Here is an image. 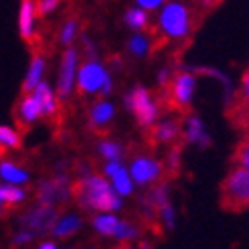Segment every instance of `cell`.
<instances>
[{
  "label": "cell",
  "mask_w": 249,
  "mask_h": 249,
  "mask_svg": "<svg viewBox=\"0 0 249 249\" xmlns=\"http://www.w3.org/2000/svg\"><path fill=\"white\" fill-rule=\"evenodd\" d=\"M75 79H77V87H79L81 93L107 95L111 91V79L107 75L106 67L102 63H97V61H89V63H85L75 75Z\"/></svg>",
  "instance_id": "4"
},
{
  "label": "cell",
  "mask_w": 249,
  "mask_h": 249,
  "mask_svg": "<svg viewBox=\"0 0 249 249\" xmlns=\"http://www.w3.org/2000/svg\"><path fill=\"white\" fill-rule=\"evenodd\" d=\"M2 213H4V207H2V205H0V215H2Z\"/></svg>",
  "instance_id": "41"
},
{
  "label": "cell",
  "mask_w": 249,
  "mask_h": 249,
  "mask_svg": "<svg viewBox=\"0 0 249 249\" xmlns=\"http://www.w3.org/2000/svg\"><path fill=\"white\" fill-rule=\"evenodd\" d=\"M35 18H36V2L35 0H22L18 12V27L22 39L31 41L35 35Z\"/></svg>",
  "instance_id": "12"
},
{
  "label": "cell",
  "mask_w": 249,
  "mask_h": 249,
  "mask_svg": "<svg viewBox=\"0 0 249 249\" xmlns=\"http://www.w3.org/2000/svg\"><path fill=\"white\" fill-rule=\"evenodd\" d=\"M111 118H114V106L109 102H99L91 107V126L95 130L106 128Z\"/></svg>",
  "instance_id": "16"
},
{
  "label": "cell",
  "mask_w": 249,
  "mask_h": 249,
  "mask_svg": "<svg viewBox=\"0 0 249 249\" xmlns=\"http://www.w3.org/2000/svg\"><path fill=\"white\" fill-rule=\"evenodd\" d=\"M158 81H160V85H166V81H168V71H162L158 75Z\"/></svg>",
  "instance_id": "37"
},
{
  "label": "cell",
  "mask_w": 249,
  "mask_h": 249,
  "mask_svg": "<svg viewBox=\"0 0 249 249\" xmlns=\"http://www.w3.org/2000/svg\"><path fill=\"white\" fill-rule=\"evenodd\" d=\"M154 136L158 142H174L180 136V126L178 122L174 120H164L162 124H158L156 130H154Z\"/></svg>",
  "instance_id": "20"
},
{
  "label": "cell",
  "mask_w": 249,
  "mask_h": 249,
  "mask_svg": "<svg viewBox=\"0 0 249 249\" xmlns=\"http://www.w3.org/2000/svg\"><path fill=\"white\" fill-rule=\"evenodd\" d=\"M0 177L8 184H24L29 180V172L12 162H0Z\"/></svg>",
  "instance_id": "18"
},
{
  "label": "cell",
  "mask_w": 249,
  "mask_h": 249,
  "mask_svg": "<svg viewBox=\"0 0 249 249\" xmlns=\"http://www.w3.org/2000/svg\"><path fill=\"white\" fill-rule=\"evenodd\" d=\"M99 154L107 160H120L122 156V146L116 142H102L99 144Z\"/></svg>",
  "instance_id": "27"
},
{
  "label": "cell",
  "mask_w": 249,
  "mask_h": 249,
  "mask_svg": "<svg viewBox=\"0 0 249 249\" xmlns=\"http://www.w3.org/2000/svg\"><path fill=\"white\" fill-rule=\"evenodd\" d=\"M158 211H160V217H162L164 225H166L168 229H172V227H174V211H172V207L166 203L164 207H160Z\"/></svg>",
  "instance_id": "31"
},
{
  "label": "cell",
  "mask_w": 249,
  "mask_h": 249,
  "mask_svg": "<svg viewBox=\"0 0 249 249\" xmlns=\"http://www.w3.org/2000/svg\"><path fill=\"white\" fill-rule=\"evenodd\" d=\"M20 146V136L17 130L0 126V148H18Z\"/></svg>",
  "instance_id": "23"
},
{
  "label": "cell",
  "mask_w": 249,
  "mask_h": 249,
  "mask_svg": "<svg viewBox=\"0 0 249 249\" xmlns=\"http://www.w3.org/2000/svg\"><path fill=\"white\" fill-rule=\"evenodd\" d=\"M150 203L160 209V207H164L168 203V196H166V186H156V189L150 193Z\"/></svg>",
  "instance_id": "28"
},
{
  "label": "cell",
  "mask_w": 249,
  "mask_h": 249,
  "mask_svg": "<svg viewBox=\"0 0 249 249\" xmlns=\"http://www.w3.org/2000/svg\"><path fill=\"white\" fill-rule=\"evenodd\" d=\"M114 237L120 239V241H130V239H136L138 237V229L130 223H124V221H118V227L114 231Z\"/></svg>",
  "instance_id": "25"
},
{
  "label": "cell",
  "mask_w": 249,
  "mask_h": 249,
  "mask_svg": "<svg viewBox=\"0 0 249 249\" xmlns=\"http://www.w3.org/2000/svg\"><path fill=\"white\" fill-rule=\"evenodd\" d=\"M93 227L99 235H106V237H114V231L118 227V219L114 215H99L93 219Z\"/></svg>",
  "instance_id": "21"
},
{
  "label": "cell",
  "mask_w": 249,
  "mask_h": 249,
  "mask_svg": "<svg viewBox=\"0 0 249 249\" xmlns=\"http://www.w3.org/2000/svg\"><path fill=\"white\" fill-rule=\"evenodd\" d=\"M4 203V198H2V191H0V205H2Z\"/></svg>",
  "instance_id": "39"
},
{
  "label": "cell",
  "mask_w": 249,
  "mask_h": 249,
  "mask_svg": "<svg viewBox=\"0 0 249 249\" xmlns=\"http://www.w3.org/2000/svg\"><path fill=\"white\" fill-rule=\"evenodd\" d=\"M43 71H45V59L43 55H36L33 61H31V69H29V75L24 79V93H29L35 89V85L43 79Z\"/></svg>",
  "instance_id": "19"
},
{
  "label": "cell",
  "mask_w": 249,
  "mask_h": 249,
  "mask_svg": "<svg viewBox=\"0 0 249 249\" xmlns=\"http://www.w3.org/2000/svg\"><path fill=\"white\" fill-rule=\"evenodd\" d=\"M75 33H77V22L75 20H69L65 27H63V31H61V43L69 45L73 41V36H75Z\"/></svg>",
  "instance_id": "29"
},
{
  "label": "cell",
  "mask_w": 249,
  "mask_h": 249,
  "mask_svg": "<svg viewBox=\"0 0 249 249\" xmlns=\"http://www.w3.org/2000/svg\"><path fill=\"white\" fill-rule=\"evenodd\" d=\"M130 174H132L134 182H138V184H148V182L156 180L160 174H162V168H160V164L156 162V160L146 158V156H140V158H136L134 162H132Z\"/></svg>",
  "instance_id": "8"
},
{
  "label": "cell",
  "mask_w": 249,
  "mask_h": 249,
  "mask_svg": "<svg viewBox=\"0 0 249 249\" xmlns=\"http://www.w3.org/2000/svg\"><path fill=\"white\" fill-rule=\"evenodd\" d=\"M0 191H2L4 203H8V205H17V203H22V201H24V191L18 189V184L0 186Z\"/></svg>",
  "instance_id": "24"
},
{
  "label": "cell",
  "mask_w": 249,
  "mask_h": 249,
  "mask_svg": "<svg viewBox=\"0 0 249 249\" xmlns=\"http://www.w3.org/2000/svg\"><path fill=\"white\" fill-rule=\"evenodd\" d=\"M178 160H180V150H178V148H172L170 154H168V166L177 170V166H178Z\"/></svg>",
  "instance_id": "35"
},
{
  "label": "cell",
  "mask_w": 249,
  "mask_h": 249,
  "mask_svg": "<svg viewBox=\"0 0 249 249\" xmlns=\"http://www.w3.org/2000/svg\"><path fill=\"white\" fill-rule=\"evenodd\" d=\"M22 223L29 225V229H36V231L51 229L53 223H55V207L53 205H41V209H36L35 213L24 217Z\"/></svg>",
  "instance_id": "10"
},
{
  "label": "cell",
  "mask_w": 249,
  "mask_h": 249,
  "mask_svg": "<svg viewBox=\"0 0 249 249\" xmlns=\"http://www.w3.org/2000/svg\"><path fill=\"white\" fill-rule=\"evenodd\" d=\"M203 2H205V4H213V0H203Z\"/></svg>",
  "instance_id": "40"
},
{
  "label": "cell",
  "mask_w": 249,
  "mask_h": 249,
  "mask_svg": "<svg viewBox=\"0 0 249 249\" xmlns=\"http://www.w3.org/2000/svg\"><path fill=\"white\" fill-rule=\"evenodd\" d=\"M126 22L130 24L132 29L142 31L146 24H148V15H146V10H144V8H130V10L126 12Z\"/></svg>",
  "instance_id": "22"
},
{
  "label": "cell",
  "mask_w": 249,
  "mask_h": 249,
  "mask_svg": "<svg viewBox=\"0 0 249 249\" xmlns=\"http://www.w3.org/2000/svg\"><path fill=\"white\" fill-rule=\"evenodd\" d=\"M69 191L65 186V178H59V180H45L39 186V201L41 205H57V203H63L67 201Z\"/></svg>",
  "instance_id": "9"
},
{
  "label": "cell",
  "mask_w": 249,
  "mask_h": 249,
  "mask_svg": "<svg viewBox=\"0 0 249 249\" xmlns=\"http://www.w3.org/2000/svg\"><path fill=\"white\" fill-rule=\"evenodd\" d=\"M109 180H111V189H114L120 196H128L132 193V189H134V184L130 180V172L124 166H120L114 174H111Z\"/></svg>",
  "instance_id": "17"
},
{
  "label": "cell",
  "mask_w": 249,
  "mask_h": 249,
  "mask_svg": "<svg viewBox=\"0 0 249 249\" xmlns=\"http://www.w3.org/2000/svg\"><path fill=\"white\" fill-rule=\"evenodd\" d=\"M41 249H57V245L53 241H45V243H41Z\"/></svg>",
  "instance_id": "38"
},
{
  "label": "cell",
  "mask_w": 249,
  "mask_h": 249,
  "mask_svg": "<svg viewBox=\"0 0 249 249\" xmlns=\"http://www.w3.org/2000/svg\"><path fill=\"white\" fill-rule=\"evenodd\" d=\"M33 237H35L33 231H22V233H18L17 237H15V245H24V243L33 241Z\"/></svg>",
  "instance_id": "34"
},
{
  "label": "cell",
  "mask_w": 249,
  "mask_h": 249,
  "mask_svg": "<svg viewBox=\"0 0 249 249\" xmlns=\"http://www.w3.org/2000/svg\"><path fill=\"white\" fill-rule=\"evenodd\" d=\"M191 10L182 2H168L158 17V27L170 39H180L191 31Z\"/></svg>",
  "instance_id": "2"
},
{
  "label": "cell",
  "mask_w": 249,
  "mask_h": 249,
  "mask_svg": "<svg viewBox=\"0 0 249 249\" xmlns=\"http://www.w3.org/2000/svg\"><path fill=\"white\" fill-rule=\"evenodd\" d=\"M237 164L243 166V168H249V148L247 144H241L239 146V152H237Z\"/></svg>",
  "instance_id": "32"
},
{
  "label": "cell",
  "mask_w": 249,
  "mask_h": 249,
  "mask_svg": "<svg viewBox=\"0 0 249 249\" xmlns=\"http://www.w3.org/2000/svg\"><path fill=\"white\" fill-rule=\"evenodd\" d=\"M2 150H4V148H0V154H2Z\"/></svg>",
  "instance_id": "42"
},
{
  "label": "cell",
  "mask_w": 249,
  "mask_h": 249,
  "mask_svg": "<svg viewBox=\"0 0 249 249\" xmlns=\"http://www.w3.org/2000/svg\"><path fill=\"white\" fill-rule=\"evenodd\" d=\"M128 47H130V51L134 55L144 57L148 53V49H150V43H148V39H146L144 35H136V36H132V39H130Z\"/></svg>",
  "instance_id": "26"
},
{
  "label": "cell",
  "mask_w": 249,
  "mask_h": 249,
  "mask_svg": "<svg viewBox=\"0 0 249 249\" xmlns=\"http://www.w3.org/2000/svg\"><path fill=\"white\" fill-rule=\"evenodd\" d=\"M136 2L140 4V8H144L148 12V10H156L160 4L164 2V0H136Z\"/></svg>",
  "instance_id": "33"
},
{
  "label": "cell",
  "mask_w": 249,
  "mask_h": 249,
  "mask_svg": "<svg viewBox=\"0 0 249 249\" xmlns=\"http://www.w3.org/2000/svg\"><path fill=\"white\" fill-rule=\"evenodd\" d=\"M186 140H189L191 144H201V146H209L211 144L203 122L198 118H195V116H191L189 122H186Z\"/></svg>",
  "instance_id": "15"
},
{
  "label": "cell",
  "mask_w": 249,
  "mask_h": 249,
  "mask_svg": "<svg viewBox=\"0 0 249 249\" xmlns=\"http://www.w3.org/2000/svg\"><path fill=\"white\" fill-rule=\"evenodd\" d=\"M120 166H122L120 160H107V164H106V177H111V174H114Z\"/></svg>",
  "instance_id": "36"
},
{
  "label": "cell",
  "mask_w": 249,
  "mask_h": 249,
  "mask_svg": "<svg viewBox=\"0 0 249 249\" xmlns=\"http://www.w3.org/2000/svg\"><path fill=\"white\" fill-rule=\"evenodd\" d=\"M195 87H196V81H195V77L191 75V73H178V75L172 79V85H170L172 104L178 109L189 107L191 97L195 93Z\"/></svg>",
  "instance_id": "6"
},
{
  "label": "cell",
  "mask_w": 249,
  "mask_h": 249,
  "mask_svg": "<svg viewBox=\"0 0 249 249\" xmlns=\"http://www.w3.org/2000/svg\"><path fill=\"white\" fill-rule=\"evenodd\" d=\"M75 71H77V51L69 49L63 55V63H61V75H59V97L67 99L75 85Z\"/></svg>",
  "instance_id": "7"
},
{
  "label": "cell",
  "mask_w": 249,
  "mask_h": 249,
  "mask_svg": "<svg viewBox=\"0 0 249 249\" xmlns=\"http://www.w3.org/2000/svg\"><path fill=\"white\" fill-rule=\"evenodd\" d=\"M81 229V219L77 215H65V217H61L53 223V235L55 237H69V235L73 233H77Z\"/></svg>",
  "instance_id": "14"
},
{
  "label": "cell",
  "mask_w": 249,
  "mask_h": 249,
  "mask_svg": "<svg viewBox=\"0 0 249 249\" xmlns=\"http://www.w3.org/2000/svg\"><path fill=\"white\" fill-rule=\"evenodd\" d=\"M73 193H75L81 207L91 211L111 213V211H118L122 207V196L111 189L104 177H95V174L83 177V180L77 182Z\"/></svg>",
  "instance_id": "1"
},
{
  "label": "cell",
  "mask_w": 249,
  "mask_h": 249,
  "mask_svg": "<svg viewBox=\"0 0 249 249\" xmlns=\"http://www.w3.org/2000/svg\"><path fill=\"white\" fill-rule=\"evenodd\" d=\"M126 106L132 107V111L138 118L142 126H152L158 118V106L154 104V99L150 91L144 87H136V89L126 97Z\"/></svg>",
  "instance_id": "5"
},
{
  "label": "cell",
  "mask_w": 249,
  "mask_h": 249,
  "mask_svg": "<svg viewBox=\"0 0 249 249\" xmlns=\"http://www.w3.org/2000/svg\"><path fill=\"white\" fill-rule=\"evenodd\" d=\"M35 97L39 99V104H41V111H43V116H55V111H57V97L53 93V89L49 87V83H45L43 79L35 85V89H33Z\"/></svg>",
  "instance_id": "13"
},
{
  "label": "cell",
  "mask_w": 249,
  "mask_h": 249,
  "mask_svg": "<svg viewBox=\"0 0 249 249\" xmlns=\"http://www.w3.org/2000/svg\"><path fill=\"white\" fill-rule=\"evenodd\" d=\"M35 2H36V12L39 15H49L51 10L57 8L59 0H35Z\"/></svg>",
  "instance_id": "30"
},
{
  "label": "cell",
  "mask_w": 249,
  "mask_h": 249,
  "mask_svg": "<svg viewBox=\"0 0 249 249\" xmlns=\"http://www.w3.org/2000/svg\"><path fill=\"white\" fill-rule=\"evenodd\" d=\"M41 116H43V111H41L39 99L35 97L33 91H29L18 104V122L22 124V126H31V124L36 122Z\"/></svg>",
  "instance_id": "11"
},
{
  "label": "cell",
  "mask_w": 249,
  "mask_h": 249,
  "mask_svg": "<svg viewBox=\"0 0 249 249\" xmlns=\"http://www.w3.org/2000/svg\"><path fill=\"white\" fill-rule=\"evenodd\" d=\"M223 205L231 211H241L249 203V170L237 166L229 172V177L223 184Z\"/></svg>",
  "instance_id": "3"
}]
</instances>
